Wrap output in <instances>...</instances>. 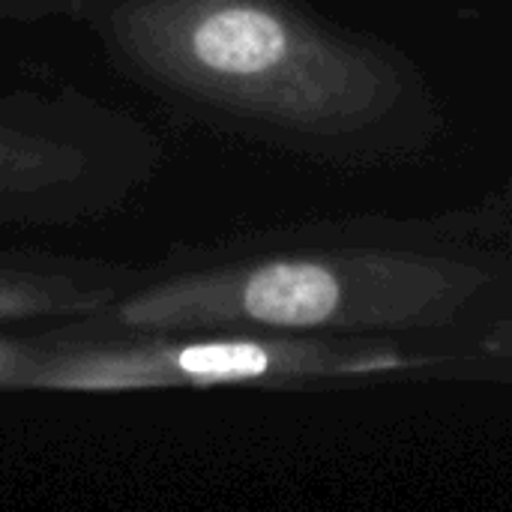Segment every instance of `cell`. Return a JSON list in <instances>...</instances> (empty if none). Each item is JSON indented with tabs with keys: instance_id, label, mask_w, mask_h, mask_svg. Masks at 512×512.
Returning <instances> with one entry per match:
<instances>
[{
	"instance_id": "cell-1",
	"label": "cell",
	"mask_w": 512,
	"mask_h": 512,
	"mask_svg": "<svg viewBox=\"0 0 512 512\" xmlns=\"http://www.w3.org/2000/svg\"><path fill=\"white\" fill-rule=\"evenodd\" d=\"M78 21L135 87L258 141L375 153L429 114L405 60L294 0H99Z\"/></svg>"
},
{
	"instance_id": "cell-2",
	"label": "cell",
	"mask_w": 512,
	"mask_h": 512,
	"mask_svg": "<svg viewBox=\"0 0 512 512\" xmlns=\"http://www.w3.org/2000/svg\"><path fill=\"white\" fill-rule=\"evenodd\" d=\"M489 282L492 270L480 264L417 249L234 240L174 249L144 264L141 282L123 300L60 330L357 336L441 327Z\"/></svg>"
},
{
	"instance_id": "cell-3",
	"label": "cell",
	"mask_w": 512,
	"mask_h": 512,
	"mask_svg": "<svg viewBox=\"0 0 512 512\" xmlns=\"http://www.w3.org/2000/svg\"><path fill=\"white\" fill-rule=\"evenodd\" d=\"M162 135L75 84L0 90V231L123 213L159 177Z\"/></svg>"
},
{
	"instance_id": "cell-4",
	"label": "cell",
	"mask_w": 512,
	"mask_h": 512,
	"mask_svg": "<svg viewBox=\"0 0 512 512\" xmlns=\"http://www.w3.org/2000/svg\"><path fill=\"white\" fill-rule=\"evenodd\" d=\"M21 390L135 393L204 387H282L309 378L384 372L399 357L333 336L282 333H114L78 336L60 327L27 336Z\"/></svg>"
},
{
	"instance_id": "cell-5",
	"label": "cell",
	"mask_w": 512,
	"mask_h": 512,
	"mask_svg": "<svg viewBox=\"0 0 512 512\" xmlns=\"http://www.w3.org/2000/svg\"><path fill=\"white\" fill-rule=\"evenodd\" d=\"M144 264L48 249H0V327H63L123 300Z\"/></svg>"
},
{
	"instance_id": "cell-6",
	"label": "cell",
	"mask_w": 512,
	"mask_h": 512,
	"mask_svg": "<svg viewBox=\"0 0 512 512\" xmlns=\"http://www.w3.org/2000/svg\"><path fill=\"white\" fill-rule=\"evenodd\" d=\"M99 0H0V27L39 24L51 18H75Z\"/></svg>"
},
{
	"instance_id": "cell-7",
	"label": "cell",
	"mask_w": 512,
	"mask_h": 512,
	"mask_svg": "<svg viewBox=\"0 0 512 512\" xmlns=\"http://www.w3.org/2000/svg\"><path fill=\"white\" fill-rule=\"evenodd\" d=\"M30 360L27 336H0V390H21L24 372Z\"/></svg>"
}]
</instances>
